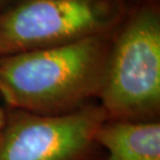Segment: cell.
I'll list each match as a JSON object with an SVG mask.
<instances>
[{
  "label": "cell",
  "mask_w": 160,
  "mask_h": 160,
  "mask_svg": "<svg viewBox=\"0 0 160 160\" xmlns=\"http://www.w3.org/2000/svg\"><path fill=\"white\" fill-rule=\"evenodd\" d=\"M100 160H160V120H105L95 134Z\"/></svg>",
  "instance_id": "cell-5"
},
{
  "label": "cell",
  "mask_w": 160,
  "mask_h": 160,
  "mask_svg": "<svg viewBox=\"0 0 160 160\" xmlns=\"http://www.w3.org/2000/svg\"><path fill=\"white\" fill-rule=\"evenodd\" d=\"M97 103L106 120L160 119V1L130 5L114 32Z\"/></svg>",
  "instance_id": "cell-2"
},
{
  "label": "cell",
  "mask_w": 160,
  "mask_h": 160,
  "mask_svg": "<svg viewBox=\"0 0 160 160\" xmlns=\"http://www.w3.org/2000/svg\"><path fill=\"white\" fill-rule=\"evenodd\" d=\"M105 120L97 102L63 116L6 108L0 160H100L103 151L95 134Z\"/></svg>",
  "instance_id": "cell-4"
},
{
  "label": "cell",
  "mask_w": 160,
  "mask_h": 160,
  "mask_svg": "<svg viewBox=\"0 0 160 160\" xmlns=\"http://www.w3.org/2000/svg\"><path fill=\"white\" fill-rule=\"evenodd\" d=\"M148 1H154V0H127V2L129 3L130 5H133V4H138V3L148 2Z\"/></svg>",
  "instance_id": "cell-8"
},
{
  "label": "cell",
  "mask_w": 160,
  "mask_h": 160,
  "mask_svg": "<svg viewBox=\"0 0 160 160\" xmlns=\"http://www.w3.org/2000/svg\"><path fill=\"white\" fill-rule=\"evenodd\" d=\"M5 111H6V108L5 107H1V106H0V128H1L3 122H4Z\"/></svg>",
  "instance_id": "cell-6"
},
{
  "label": "cell",
  "mask_w": 160,
  "mask_h": 160,
  "mask_svg": "<svg viewBox=\"0 0 160 160\" xmlns=\"http://www.w3.org/2000/svg\"><path fill=\"white\" fill-rule=\"evenodd\" d=\"M12 1H14V0H0V12H1L2 9H4L8 5L11 4Z\"/></svg>",
  "instance_id": "cell-7"
},
{
  "label": "cell",
  "mask_w": 160,
  "mask_h": 160,
  "mask_svg": "<svg viewBox=\"0 0 160 160\" xmlns=\"http://www.w3.org/2000/svg\"><path fill=\"white\" fill-rule=\"evenodd\" d=\"M114 32L0 57L6 108L63 116L98 100Z\"/></svg>",
  "instance_id": "cell-1"
},
{
  "label": "cell",
  "mask_w": 160,
  "mask_h": 160,
  "mask_svg": "<svg viewBox=\"0 0 160 160\" xmlns=\"http://www.w3.org/2000/svg\"><path fill=\"white\" fill-rule=\"evenodd\" d=\"M129 8L127 0H14L0 12V57L111 33Z\"/></svg>",
  "instance_id": "cell-3"
}]
</instances>
